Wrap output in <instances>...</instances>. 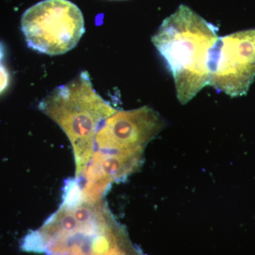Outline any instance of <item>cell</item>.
I'll return each instance as SVG.
<instances>
[{
    "instance_id": "cell-1",
    "label": "cell",
    "mask_w": 255,
    "mask_h": 255,
    "mask_svg": "<svg viewBox=\"0 0 255 255\" xmlns=\"http://www.w3.org/2000/svg\"><path fill=\"white\" fill-rule=\"evenodd\" d=\"M217 28L181 4L162 21L152 42L173 76L179 102H190L211 80Z\"/></svg>"
},
{
    "instance_id": "cell-2",
    "label": "cell",
    "mask_w": 255,
    "mask_h": 255,
    "mask_svg": "<svg viewBox=\"0 0 255 255\" xmlns=\"http://www.w3.org/2000/svg\"><path fill=\"white\" fill-rule=\"evenodd\" d=\"M163 127L159 114L150 107L117 110L96 128L83 172L103 169L128 177L140 167L146 146Z\"/></svg>"
},
{
    "instance_id": "cell-3",
    "label": "cell",
    "mask_w": 255,
    "mask_h": 255,
    "mask_svg": "<svg viewBox=\"0 0 255 255\" xmlns=\"http://www.w3.org/2000/svg\"><path fill=\"white\" fill-rule=\"evenodd\" d=\"M21 31L28 46L48 55L68 53L85 32L81 10L69 0H43L21 16Z\"/></svg>"
},
{
    "instance_id": "cell-4",
    "label": "cell",
    "mask_w": 255,
    "mask_h": 255,
    "mask_svg": "<svg viewBox=\"0 0 255 255\" xmlns=\"http://www.w3.org/2000/svg\"><path fill=\"white\" fill-rule=\"evenodd\" d=\"M209 85L231 97L246 95L255 78V28L221 37L213 51Z\"/></svg>"
},
{
    "instance_id": "cell-5",
    "label": "cell",
    "mask_w": 255,
    "mask_h": 255,
    "mask_svg": "<svg viewBox=\"0 0 255 255\" xmlns=\"http://www.w3.org/2000/svg\"><path fill=\"white\" fill-rule=\"evenodd\" d=\"M9 85V74L4 65L0 63V94L6 90Z\"/></svg>"
},
{
    "instance_id": "cell-6",
    "label": "cell",
    "mask_w": 255,
    "mask_h": 255,
    "mask_svg": "<svg viewBox=\"0 0 255 255\" xmlns=\"http://www.w3.org/2000/svg\"><path fill=\"white\" fill-rule=\"evenodd\" d=\"M4 48L3 45L0 43V63H1V60L4 58Z\"/></svg>"
}]
</instances>
